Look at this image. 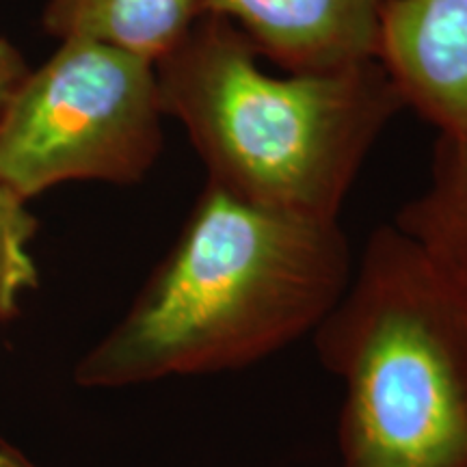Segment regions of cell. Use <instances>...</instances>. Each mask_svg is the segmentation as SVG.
<instances>
[{"label":"cell","mask_w":467,"mask_h":467,"mask_svg":"<svg viewBox=\"0 0 467 467\" xmlns=\"http://www.w3.org/2000/svg\"><path fill=\"white\" fill-rule=\"evenodd\" d=\"M337 219L241 200L208 184L124 318L74 368L119 389L241 370L312 336L353 277Z\"/></svg>","instance_id":"1"},{"label":"cell","mask_w":467,"mask_h":467,"mask_svg":"<svg viewBox=\"0 0 467 467\" xmlns=\"http://www.w3.org/2000/svg\"><path fill=\"white\" fill-rule=\"evenodd\" d=\"M258 58L236 25L202 16L156 63L162 113L184 126L208 184L260 206L337 219L405 104L379 58L282 76Z\"/></svg>","instance_id":"2"},{"label":"cell","mask_w":467,"mask_h":467,"mask_svg":"<svg viewBox=\"0 0 467 467\" xmlns=\"http://www.w3.org/2000/svg\"><path fill=\"white\" fill-rule=\"evenodd\" d=\"M344 385L340 467H467V282L396 223L312 334Z\"/></svg>","instance_id":"3"},{"label":"cell","mask_w":467,"mask_h":467,"mask_svg":"<svg viewBox=\"0 0 467 467\" xmlns=\"http://www.w3.org/2000/svg\"><path fill=\"white\" fill-rule=\"evenodd\" d=\"M156 66L91 39H61L0 121V182L31 202L63 182L137 184L162 150Z\"/></svg>","instance_id":"4"},{"label":"cell","mask_w":467,"mask_h":467,"mask_svg":"<svg viewBox=\"0 0 467 467\" xmlns=\"http://www.w3.org/2000/svg\"><path fill=\"white\" fill-rule=\"evenodd\" d=\"M377 58L405 107L467 134V0H388Z\"/></svg>","instance_id":"5"},{"label":"cell","mask_w":467,"mask_h":467,"mask_svg":"<svg viewBox=\"0 0 467 467\" xmlns=\"http://www.w3.org/2000/svg\"><path fill=\"white\" fill-rule=\"evenodd\" d=\"M388 0H203L284 72H329L377 58Z\"/></svg>","instance_id":"6"},{"label":"cell","mask_w":467,"mask_h":467,"mask_svg":"<svg viewBox=\"0 0 467 467\" xmlns=\"http://www.w3.org/2000/svg\"><path fill=\"white\" fill-rule=\"evenodd\" d=\"M203 16V0H50L46 31L58 39H91L156 66Z\"/></svg>","instance_id":"7"},{"label":"cell","mask_w":467,"mask_h":467,"mask_svg":"<svg viewBox=\"0 0 467 467\" xmlns=\"http://www.w3.org/2000/svg\"><path fill=\"white\" fill-rule=\"evenodd\" d=\"M394 223L467 282V134H440L429 184Z\"/></svg>","instance_id":"8"},{"label":"cell","mask_w":467,"mask_h":467,"mask_svg":"<svg viewBox=\"0 0 467 467\" xmlns=\"http://www.w3.org/2000/svg\"><path fill=\"white\" fill-rule=\"evenodd\" d=\"M26 203L0 182V323L20 317L25 295L39 285L37 265L28 251L39 223Z\"/></svg>","instance_id":"9"},{"label":"cell","mask_w":467,"mask_h":467,"mask_svg":"<svg viewBox=\"0 0 467 467\" xmlns=\"http://www.w3.org/2000/svg\"><path fill=\"white\" fill-rule=\"evenodd\" d=\"M28 72L31 67L26 66V58L20 48H16L7 37H0V121Z\"/></svg>","instance_id":"10"},{"label":"cell","mask_w":467,"mask_h":467,"mask_svg":"<svg viewBox=\"0 0 467 467\" xmlns=\"http://www.w3.org/2000/svg\"><path fill=\"white\" fill-rule=\"evenodd\" d=\"M0 467H39L14 443L0 440Z\"/></svg>","instance_id":"11"}]
</instances>
